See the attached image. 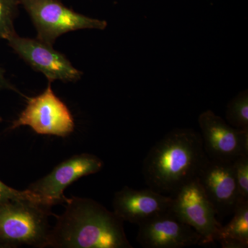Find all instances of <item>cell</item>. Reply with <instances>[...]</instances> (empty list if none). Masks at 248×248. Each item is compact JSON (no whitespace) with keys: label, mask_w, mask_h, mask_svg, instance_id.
<instances>
[{"label":"cell","mask_w":248,"mask_h":248,"mask_svg":"<svg viewBox=\"0 0 248 248\" xmlns=\"http://www.w3.org/2000/svg\"><path fill=\"white\" fill-rule=\"evenodd\" d=\"M172 197L173 213L202 236L203 245L218 241L223 226L217 219L215 209L197 178L183 186Z\"/></svg>","instance_id":"6"},{"label":"cell","mask_w":248,"mask_h":248,"mask_svg":"<svg viewBox=\"0 0 248 248\" xmlns=\"http://www.w3.org/2000/svg\"><path fill=\"white\" fill-rule=\"evenodd\" d=\"M232 163L208 158L197 174V179L218 217L233 214L240 199Z\"/></svg>","instance_id":"11"},{"label":"cell","mask_w":248,"mask_h":248,"mask_svg":"<svg viewBox=\"0 0 248 248\" xmlns=\"http://www.w3.org/2000/svg\"><path fill=\"white\" fill-rule=\"evenodd\" d=\"M51 208L30 200L0 203V248H46Z\"/></svg>","instance_id":"3"},{"label":"cell","mask_w":248,"mask_h":248,"mask_svg":"<svg viewBox=\"0 0 248 248\" xmlns=\"http://www.w3.org/2000/svg\"><path fill=\"white\" fill-rule=\"evenodd\" d=\"M8 43L16 53L35 71L40 72L51 81L60 80L64 82H76L82 73L72 65L64 55L57 51L52 45L40 40L10 36Z\"/></svg>","instance_id":"9"},{"label":"cell","mask_w":248,"mask_h":248,"mask_svg":"<svg viewBox=\"0 0 248 248\" xmlns=\"http://www.w3.org/2000/svg\"><path fill=\"white\" fill-rule=\"evenodd\" d=\"M19 4V0H0V39L6 40L16 33L14 19Z\"/></svg>","instance_id":"15"},{"label":"cell","mask_w":248,"mask_h":248,"mask_svg":"<svg viewBox=\"0 0 248 248\" xmlns=\"http://www.w3.org/2000/svg\"><path fill=\"white\" fill-rule=\"evenodd\" d=\"M11 200H30L53 207L50 202L28 190H18L0 180V203Z\"/></svg>","instance_id":"16"},{"label":"cell","mask_w":248,"mask_h":248,"mask_svg":"<svg viewBox=\"0 0 248 248\" xmlns=\"http://www.w3.org/2000/svg\"><path fill=\"white\" fill-rule=\"evenodd\" d=\"M28 125L39 135L65 138L75 129L71 111L61 99L55 95L49 82L42 94L29 98L27 107L10 127L14 130Z\"/></svg>","instance_id":"5"},{"label":"cell","mask_w":248,"mask_h":248,"mask_svg":"<svg viewBox=\"0 0 248 248\" xmlns=\"http://www.w3.org/2000/svg\"><path fill=\"white\" fill-rule=\"evenodd\" d=\"M52 227L46 248H132L124 221L92 199L73 197Z\"/></svg>","instance_id":"1"},{"label":"cell","mask_w":248,"mask_h":248,"mask_svg":"<svg viewBox=\"0 0 248 248\" xmlns=\"http://www.w3.org/2000/svg\"><path fill=\"white\" fill-rule=\"evenodd\" d=\"M198 122L209 159L232 162L239 156L248 155V130L231 126L210 110L202 112Z\"/></svg>","instance_id":"8"},{"label":"cell","mask_w":248,"mask_h":248,"mask_svg":"<svg viewBox=\"0 0 248 248\" xmlns=\"http://www.w3.org/2000/svg\"><path fill=\"white\" fill-rule=\"evenodd\" d=\"M1 89H13L12 85L10 84L4 77V73L3 70L0 68V90Z\"/></svg>","instance_id":"18"},{"label":"cell","mask_w":248,"mask_h":248,"mask_svg":"<svg viewBox=\"0 0 248 248\" xmlns=\"http://www.w3.org/2000/svg\"><path fill=\"white\" fill-rule=\"evenodd\" d=\"M232 164L240 198L248 200V155L239 156Z\"/></svg>","instance_id":"17"},{"label":"cell","mask_w":248,"mask_h":248,"mask_svg":"<svg viewBox=\"0 0 248 248\" xmlns=\"http://www.w3.org/2000/svg\"><path fill=\"white\" fill-rule=\"evenodd\" d=\"M137 241L146 248H182L203 245L202 236L172 210L139 225Z\"/></svg>","instance_id":"10"},{"label":"cell","mask_w":248,"mask_h":248,"mask_svg":"<svg viewBox=\"0 0 248 248\" xmlns=\"http://www.w3.org/2000/svg\"><path fill=\"white\" fill-rule=\"evenodd\" d=\"M234 217L225 226H222L218 241L231 239L248 247V200L240 198L234 210Z\"/></svg>","instance_id":"13"},{"label":"cell","mask_w":248,"mask_h":248,"mask_svg":"<svg viewBox=\"0 0 248 248\" xmlns=\"http://www.w3.org/2000/svg\"><path fill=\"white\" fill-rule=\"evenodd\" d=\"M172 196L151 188L135 190L125 186L116 192L112 200L113 212L122 221L140 225L155 216L172 210Z\"/></svg>","instance_id":"12"},{"label":"cell","mask_w":248,"mask_h":248,"mask_svg":"<svg viewBox=\"0 0 248 248\" xmlns=\"http://www.w3.org/2000/svg\"><path fill=\"white\" fill-rule=\"evenodd\" d=\"M37 29L38 40L53 45L58 37L81 29L104 30V20L83 16L68 9L59 0H19Z\"/></svg>","instance_id":"4"},{"label":"cell","mask_w":248,"mask_h":248,"mask_svg":"<svg viewBox=\"0 0 248 248\" xmlns=\"http://www.w3.org/2000/svg\"><path fill=\"white\" fill-rule=\"evenodd\" d=\"M1 117H0V122H1Z\"/></svg>","instance_id":"19"},{"label":"cell","mask_w":248,"mask_h":248,"mask_svg":"<svg viewBox=\"0 0 248 248\" xmlns=\"http://www.w3.org/2000/svg\"><path fill=\"white\" fill-rule=\"evenodd\" d=\"M104 161L95 155L81 153L62 161L47 175L31 184L28 190L48 200L52 205L66 203L64 190L80 178L95 174Z\"/></svg>","instance_id":"7"},{"label":"cell","mask_w":248,"mask_h":248,"mask_svg":"<svg viewBox=\"0 0 248 248\" xmlns=\"http://www.w3.org/2000/svg\"><path fill=\"white\" fill-rule=\"evenodd\" d=\"M208 158L200 133L192 128H174L148 152L142 172L149 188L173 196L197 178Z\"/></svg>","instance_id":"2"},{"label":"cell","mask_w":248,"mask_h":248,"mask_svg":"<svg viewBox=\"0 0 248 248\" xmlns=\"http://www.w3.org/2000/svg\"><path fill=\"white\" fill-rule=\"evenodd\" d=\"M226 122L234 128L248 130V92L242 91L227 107Z\"/></svg>","instance_id":"14"}]
</instances>
